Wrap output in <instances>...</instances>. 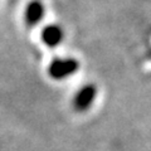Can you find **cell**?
Returning <instances> with one entry per match:
<instances>
[{"mask_svg": "<svg viewBox=\"0 0 151 151\" xmlns=\"http://www.w3.org/2000/svg\"><path fill=\"white\" fill-rule=\"evenodd\" d=\"M96 93H97L96 87L92 86V84H88V86H84L83 88H81L74 97V102H73L74 108L78 112H83L88 110L94 101Z\"/></svg>", "mask_w": 151, "mask_h": 151, "instance_id": "2", "label": "cell"}, {"mask_svg": "<svg viewBox=\"0 0 151 151\" xmlns=\"http://www.w3.org/2000/svg\"><path fill=\"white\" fill-rule=\"evenodd\" d=\"M42 39L48 47H55L62 42L63 32L57 25H48L44 28L43 33H42Z\"/></svg>", "mask_w": 151, "mask_h": 151, "instance_id": "3", "label": "cell"}, {"mask_svg": "<svg viewBox=\"0 0 151 151\" xmlns=\"http://www.w3.org/2000/svg\"><path fill=\"white\" fill-rule=\"evenodd\" d=\"M78 68V62L76 59H55L49 65V74L55 79H62L72 76Z\"/></svg>", "mask_w": 151, "mask_h": 151, "instance_id": "1", "label": "cell"}]
</instances>
